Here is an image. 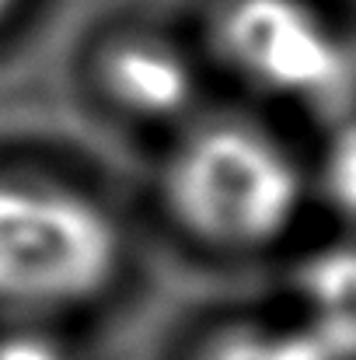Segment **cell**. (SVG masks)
Listing matches in <instances>:
<instances>
[{
	"mask_svg": "<svg viewBox=\"0 0 356 360\" xmlns=\"http://www.w3.org/2000/svg\"><path fill=\"white\" fill-rule=\"evenodd\" d=\"M18 4H21V0H0V25L14 14V7H18Z\"/></svg>",
	"mask_w": 356,
	"mask_h": 360,
	"instance_id": "cell-9",
	"label": "cell"
},
{
	"mask_svg": "<svg viewBox=\"0 0 356 360\" xmlns=\"http://www.w3.org/2000/svg\"><path fill=\"white\" fill-rule=\"evenodd\" d=\"M164 203L196 241L248 252L286 235L304 203L290 147L244 120H213L182 136L164 172Z\"/></svg>",
	"mask_w": 356,
	"mask_h": 360,
	"instance_id": "cell-1",
	"label": "cell"
},
{
	"mask_svg": "<svg viewBox=\"0 0 356 360\" xmlns=\"http://www.w3.org/2000/svg\"><path fill=\"white\" fill-rule=\"evenodd\" d=\"M318 186L329 207L356 224V112L332 126L318 158Z\"/></svg>",
	"mask_w": 356,
	"mask_h": 360,
	"instance_id": "cell-7",
	"label": "cell"
},
{
	"mask_svg": "<svg viewBox=\"0 0 356 360\" xmlns=\"http://www.w3.org/2000/svg\"><path fill=\"white\" fill-rule=\"evenodd\" d=\"M297 326L332 360H356V245H329L297 269Z\"/></svg>",
	"mask_w": 356,
	"mask_h": 360,
	"instance_id": "cell-5",
	"label": "cell"
},
{
	"mask_svg": "<svg viewBox=\"0 0 356 360\" xmlns=\"http://www.w3.org/2000/svg\"><path fill=\"white\" fill-rule=\"evenodd\" d=\"M122 266V231L88 193L0 175V304L25 315L95 301Z\"/></svg>",
	"mask_w": 356,
	"mask_h": 360,
	"instance_id": "cell-2",
	"label": "cell"
},
{
	"mask_svg": "<svg viewBox=\"0 0 356 360\" xmlns=\"http://www.w3.org/2000/svg\"><path fill=\"white\" fill-rule=\"evenodd\" d=\"M217 49L241 81L269 98L336 122L353 116L356 49L311 0H224Z\"/></svg>",
	"mask_w": 356,
	"mask_h": 360,
	"instance_id": "cell-3",
	"label": "cell"
},
{
	"mask_svg": "<svg viewBox=\"0 0 356 360\" xmlns=\"http://www.w3.org/2000/svg\"><path fill=\"white\" fill-rule=\"evenodd\" d=\"M102 88L122 112L147 122L175 120L196 98V70L161 39H122L102 60Z\"/></svg>",
	"mask_w": 356,
	"mask_h": 360,
	"instance_id": "cell-4",
	"label": "cell"
},
{
	"mask_svg": "<svg viewBox=\"0 0 356 360\" xmlns=\"http://www.w3.org/2000/svg\"><path fill=\"white\" fill-rule=\"evenodd\" d=\"M196 360H332L297 322H244L217 333Z\"/></svg>",
	"mask_w": 356,
	"mask_h": 360,
	"instance_id": "cell-6",
	"label": "cell"
},
{
	"mask_svg": "<svg viewBox=\"0 0 356 360\" xmlns=\"http://www.w3.org/2000/svg\"><path fill=\"white\" fill-rule=\"evenodd\" d=\"M0 360H74V354L42 326H14L0 333Z\"/></svg>",
	"mask_w": 356,
	"mask_h": 360,
	"instance_id": "cell-8",
	"label": "cell"
}]
</instances>
